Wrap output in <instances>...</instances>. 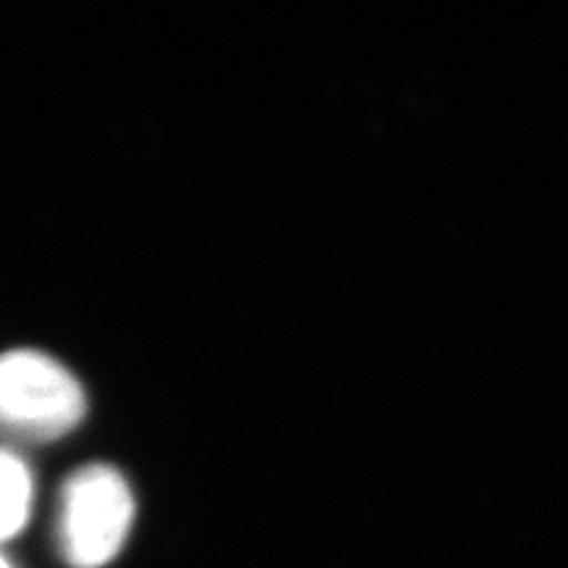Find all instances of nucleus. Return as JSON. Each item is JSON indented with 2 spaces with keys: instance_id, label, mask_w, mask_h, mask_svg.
<instances>
[{
  "instance_id": "nucleus-4",
  "label": "nucleus",
  "mask_w": 568,
  "mask_h": 568,
  "mask_svg": "<svg viewBox=\"0 0 568 568\" xmlns=\"http://www.w3.org/2000/svg\"><path fill=\"white\" fill-rule=\"evenodd\" d=\"M0 568H11V566H9V560L3 558V552H0Z\"/></svg>"
},
{
  "instance_id": "nucleus-2",
  "label": "nucleus",
  "mask_w": 568,
  "mask_h": 568,
  "mask_svg": "<svg viewBox=\"0 0 568 568\" xmlns=\"http://www.w3.org/2000/svg\"><path fill=\"white\" fill-rule=\"evenodd\" d=\"M134 497L113 466L92 464L74 471L61 493L59 542L74 568H101L122 550L132 529Z\"/></svg>"
},
{
  "instance_id": "nucleus-1",
  "label": "nucleus",
  "mask_w": 568,
  "mask_h": 568,
  "mask_svg": "<svg viewBox=\"0 0 568 568\" xmlns=\"http://www.w3.org/2000/svg\"><path fill=\"white\" fill-rule=\"evenodd\" d=\"M84 408L82 385L51 355L0 353V429L45 443L69 435Z\"/></svg>"
},
{
  "instance_id": "nucleus-3",
  "label": "nucleus",
  "mask_w": 568,
  "mask_h": 568,
  "mask_svg": "<svg viewBox=\"0 0 568 568\" xmlns=\"http://www.w3.org/2000/svg\"><path fill=\"white\" fill-rule=\"evenodd\" d=\"M32 510V474L17 453L0 447V542L24 529Z\"/></svg>"
}]
</instances>
